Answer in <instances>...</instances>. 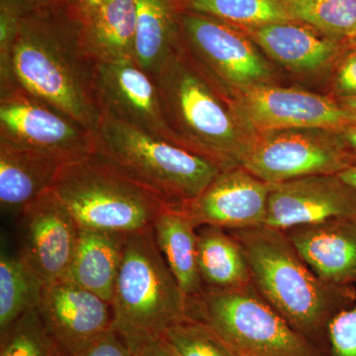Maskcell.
I'll list each match as a JSON object with an SVG mask.
<instances>
[{
	"label": "cell",
	"instance_id": "cell-1",
	"mask_svg": "<svg viewBox=\"0 0 356 356\" xmlns=\"http://www.w3.org/2000/svg\"><path fill=\"white\" fill-rule=\"evenodd\" d=\"M13 86L95 133L103 112L96 63L81 41V23L65 6L23 14L0 90Z\"/></svg>",
	"mask_w": 356,
	"mask_h": 356
},
{
	"label": "cell",
	"instance_id": "cell-2",
	"mask_svg": "<svg viewBox=\"0 0 356 356\" xmlns=\"http://www.w3.org/2000/svg\"><path fill=\"white\" fill-rule=\"evenodd\" d=\"M228 231L242 248L257 291L327 355L330 325L337 314L355 305V287L318 277L284 231L267 226Z\"/></svg>",
	"mask_w": 356,
	"mask_h": 356
},
{
	"label": "cell",
	"instance_id": "cell-3",
	"mask_svg": "<svg viewBox=\"0 0 356 356\" xmlns=\"http://www.w3.org/2000/svg\"><path fill=\"white\" fill-rule=\"evenodd\" d=\"M154 81L166 125L177 145L222 170L242 166L252 135L180 46Z\"/></svg>",
	"mask_w": 356,
	"mask_h": 356
},
{
	"label": "cell",
	"instance_id": "cell-4",
	"mask_svg": "<svg viewBox=\"0 0 356 356\" xmlns=\"http://www.w3.org/2000/svg\"><path fill=\"white\" fill-rule=\"evenodd\" d=\"M95 154L170 207L198 198L222 172L185 147L103 114Z\"/></svg>",
	"mask_w": 356,
	"mask_h": 356
},
{
	"label": "cell",
	"instance_id": "cell-5",
	"mask_svg": "<svg viewBox=\"0 0 356 356\" xmlns=\"http://www.w3.org/2000/svg\"><path fill=\"white\" fill-rule=\"evenodd\" d=\"M51 191L81 229L131 235L170 207L95 154L60 168Z\"/></svg>",
	"mask_w": 356,
	"mask_h": 356
},
{
	"label": "cell",
	"instance_id": "cell-6",
	"mask_svg": "<svg viewBox=\"0 0 356 356\" xmlns=\"http://www.w3.org/2000/svg\"><path fill=\"white\" fill-rule=\"evenodd\" d=\"M111 304L114 329L127 343L161 337L186 318L187 296L159 252L153 227L128 236Z\"/></svg>",
	"mask_w": 356,
	"mask_h": 356
},
{
	"label": "cell",
	"instance_id": "cell-7",
	"mask_svg": "<svg viewBox=\"0 0 356 356\" xmlns=\"http://www.w3.org/2000/svg\"><path fill=\"white\" fill-rule=\"evenodd\" d=\"M186 318L209 325L241 356H327L257 291L204 287L187 297Z\"/></svg>",
	"mask_w": 356,
	"mask_h": 356
},
{
	"label": "cell",
	"instance_id": "cell-8",
	"mask_svg": "<svg viewBox=\"0 0 356 356\" xmlns=\"http://www.w3.org/2000/svg\"><path fill=\"white\" fill-rule=\"evenodd\" d=\"M179 46L226 99L271 83L268 60L240 29L203 14L178 10Z\"/></svg>",
	"mask_w": 356,
	"mask_h": 356
},
{
	"label": "cell",
	"instance_id": "cell-9",
	"mask_svg": "<svg viewBox=\"0 0 356 356\" xmlns=\"http://www.w3.org/2000/svg\"><path fill=\"white\" fill-rule=\"evenodd\" d=\"M242 166L269 184L353 166L339 131L287 129L254 134Z\"/></svg>",
	"mask_w": 356,
	"mask_h": 356
},
{
	"label": "cell",
	"instance_id": "cell-10",
	"mask_svg": "<svg viewBox=\"0 0 356 356\" xmlns=\"http://www.w3.org/2000/svg\"><path fill=\"white\" fill-rule=\"evenodd\" d=\"M0 140L47 154L63 166L95 154V133L17 86L0 90Z\"/></svg>",
	"mask_w": 356,
	"mask_h": 356
},
{
	"label": "cell",
	"instance_id": "cell-11",
	"mask_svg": "<svg viewBox=\"0 0 356 356\" xmlns=\"http://www.w3.org/2000/svg\"><path fill=\"white\" fill-rule=\"evenodd\" d=\"M250 135L287 129L341 131L356 124V115L334 96L264 84L228 98Z\"/></svg>",
	"mask_w": 356,
	"mask_h": 356
},
{
	"label": "cell",
	"instance_id": "cell-12",
	"mask_svg": "<svg viewBox=\"0 0 356 356\" xmlns=\"http://www.w3.org/2000/svg\"><path fill=\"white\" fill-rule=\"evenodd\" d=\"M18 254L44 285L64 280L74 259L79 227L53 191L46 192L18 215Z\"/></svg>",
	"mask_w": 356,
	"mask_h": 356
},
{
	"label": "cell",
	"instance_id": "cell-13",
	"mask_svg": "<svg viewBox=\"0 0 356 356\" xmlns=\"http://www.w3.org/2000/svg\"><path fill=\"white\" fill-rule=\"evenodd\" d=\"M38 311L62 356H74L114 329L112 304L67 280L44 285Z\"/></svg>",
	"mask_w": 356,
	"mask_h": 356
},
{
	"label": "cell",
	"instance_id": "cell-14",
	"mask_svg": "<svg viewBox=\"0 0 356 356\" xmlns=\"http://www.w3.org/2000/svg\"><path fill=\"white\" fill-rule=\"evenodd\" d=\"M339 218H356V189L339 175L271 184L264 226L287 231Z\"/></svg>",
	"mask_w": 356,
	"mask_h": 356
},
{
	"label": "cell",
	"instance_id": "cell-15",
	"mask_svg": "<svg viewBox=\"0 0 356 356\" xmlns=\"http://www.w3.org/2000/svg\"><path fill=\"white\" fill-rule=\"evenodd\" d=\"M96 88L103 114L175 143L166 125L156 81L136 60L97 63Z\"/></svg>",
	"mask_w": 356,
	"mask_h": 356
},
{
	"label": "cell",
	"instance_id": "cell-16",
	"mask_svg": "<svg viewBox=\"0 0 356 356\" xmlns=\"http://www.w3.org/2000/svg\"><path fill=\"white\" fill-rule=\"evenodd\" d=\"M271 184L243 166L222 170L205 191L177 209L197 228L217 226L226 229L254 228L266 224Z\"/></svg>",
	"mask_w": 356,
	"mask_h": 356
},
{
	"label": "cell",
	"instance_id": "cell-17",
	"mask_svg": "<svg viewBox=\"0 0 356 356\" xmlns=\"http://www.w3.org/2000/svg\"><path fill=\"white\" fill-rule=\"evenodd\" d=\"M318 277L337 285L356 282V218H339L284 231Z\"/></svg>",
	"mask_w": 356,
	"mask_h": 356
},
{
	"label": "cell",
	"instance_id": "cell-18",
	"mask_svg": "<svg viewBox=\"0 0 356 356\" xmlns=\"http://www.w3.org/2000/svg\"><path fill=\"white\" fill-rule=\"evenodd\" d=\"M245 32L267 57L303 74L334 67L346 48L341 42L294 21L271 23Z\"/></svg>",
	"mask_w": 356,
	"mask_h": 356
},
{
	"label": "cell",
	"instance_id": "cell-19",
	"mask_svg": "<svg viewBox=\"0 0 356 356\" xmlns=\"http://www.w3.org/2000/svg\"><path fill=\"white\" fill-rule=\"evenodd\" d=\"M62 166L47 154L0 140L1 209L19 215L51 191Z\"/></svg>",
	"mask_w": 356,
	"mask_h": 356
},
{
	"label": "cell",
	"instance_id": "cell-20",
	"mask_svg": "<svg viewBox=\"0 0 356 356\" xmlns=\"http://www.w3.org/2000/svg\"><path fill=\"white\" fill-rule=\"evenodd\" d=\"M128 236L79 228L74 259L62 280L112 303Z\"/></svg>",
	"mask_w": 356,
	"mask_h": 356
},
{
	"label": "cell",
	"instance_id": "cell-21",
	"mask_svg": "<svg viewBox=\"0 0 356 356\" xmlns=\"http://www.w3.org/2000/svg\"><path fill=\"white\" fill-rule=\"evenodd\" d=\"M81 41L96 64L135 60V0H108L92 17L81 23Z\"/></svg>",
	"mask_w": 356,
	"mask_h": 356
},
{
	"label": "cell",
	"instance_id": "cell-22",
	"mask_svg": "<svg viewBox=\"0 0 356 356\" xmlns=\"http://www.w3.org/2000/svg\"><path fill=\"white\" fill-rule=\"evenodd\" d=\"M135 60L156 79L179 46L175 0H135Z\"/></svg>",
	"mask_w": 356,
	"mask_h": 356
},
{
	"label": "cell",
	"instance_id": "cell-23",
	"mask_svg": "<svg viewBox=\"0 0 356 356\" xmlns=\"http://www.w3.org/2000/svg\"><path fill=\"white\" fill-rule=\"evenodd\" d=\"M159 252L187 297L202 291L198 270L197 227L181 210L168 207L153 225Z\"/></svg>",
	"mask_w": 356,
	"mask_h": 356
},
{
	"label": "cell",
	"instance_id": "cell-24",
	"mask_svg": "<svg viewBox=\"0 0 356 356\" xmlns=\"http://www.w3.org/2000/svg\"><path fill=\"white\" fill-rule=\"evenodd\" d=\"M197 264L204 287L229 289L252 283L240 243L221 227L197 228Z\"/></svg>",
	"mask_w": 356,
	"mask_h": 356
},
{
	"label": "cell",
	"instance_id": "cell-25",
	"mask_svg": "<svg viewBox=\"0 0 356 356\" xmlns=\"http://www.w3.org/2000/svg\"><path fill=\"white\" fill-rule=\"evenodd\" d=\"M44 284L19 254L0 255V334L27 312L38 309Z\"/></svg>",
	"mask_w": 356,
	"mask_h": 356
},
{
	"label": "cell",
	"instance_id": "cell-26",
	"mask_svg": "<svg viewBox=\"0 0 356 356\" xmlns=\"http://www.w3.org/2000/svg\"><path fill=\"white\" fill-rule=\"evenodd\" d=\"M177 10L203 14L243 31L293 21L280 0H175Z\"/></svg>",
	"mask_w": 356,
	"mask_h": 356
},
{
	"label": "cell",
	"instance_id": "cell-27",
	"mask_svg": "<svg viewBox=\"0 0 356 356\" xmlns=\"http://www.w3.org/2000/svg\"><path fill=\"white\" fill-rule=\"evenodd\" d=\"M294 22L341 42L356 26V0H280Z\"/></svg>",
	"mask_w": 356,
	"mask_h": 356
},
{
	"label": "cell",
	"instance_id": "cell-28",
	"mask_svg": "<svg viewBox=\"0 0 356 356\" xmlns=\"http://www.w3.org/2000/svg\"><path fill=\"white\" fill-rule=\"evenodd\" d=\"M0 356H62L38 309L27 312L0 334Z\"/></svg>",
	"mask_w": 356,
	"mask_h": 356
},
{
	"label": "cell",
	"instance_id": "cell-29",
	"mask_svg": "<svg viewBox=\"0 0 356 356\" xmlns=\"http://www.w3.org/2000/svg\"><path fill=\"white\" fill-rule=\"evenodd\" d=\"M161 337L180 356H241L209 325L191 318L170 325Z\"/></svg>",
	"mask_w": 356,
	"mask_h": 356
},
{
	"label": "cell",
	"instance_id": "cell-30",
	"mask_svg": "<svg viewBox=\"0 0 356 356\" xmlns=\"http://www.w3.org/2000/svg\"><path fill=\"white\" fill-rule=\"evenodd\" d=\"M327 356H356V305L337 314L327 332Z\"/></svg>",
	"mask_w": 356,
	"mask_h": 356
},
{
	"label": "cell",
	"instance_id": "cell-31",
	"mask_svg": "<svg viewBox=\"0 0 356 356\" xmlns=\"http://www.w3.org/2000/svg\"><path fill=\"white\" fill-rule=\"evenodd\" d=\"M23 14L24 13L13 0H0V76L6 74Z\"/></svg>",
	"mask_w": 356,
	"mask_h": 356
},
{
	"label": "cell",
	"instance_id": "cell-32",
	"mask_svg": "<svg viewBox=\"0 0 356 356\" xmlns=\"http://www.w3.org/2000/svg\"><path fill=\"white\" fill-rule=\"evenodd\" d=\"M332 69L334 97L337 99L356 97V44L346 47Z\"/></svg>",
	"mask_w": 356,
	"mask_h": 356
},
{
	"label": "cell",
	"instance_id": "cell-33",
	"mask_svg": "<svg viewBox=\"0 0 356 356\" xmlns=\"http://www.w3.org/2000/svg\"><path fill=\"white\" fill-rule=\"evenodd\" d=\"M74 356H132V353L125 339L112 329Z\"/></svg>",
	"mask_w": 356,
	"mask_h": 356
},
{
	"label": "cell",
	"instance_id": "cell-34",
	"mask_svg": "<svg viewBox=\"0 0 356 356\" xmlns=\"http://www.w3.org/2000/svg\"><path fill=\"white\" fill-rule=\"evenodd\" d=\"M132 356H180L161 337H147L129 341Z\"/></svg>",
	"mask_w": 356,
	"mask_h": 356
},
{
	"label": "cell",
	"instance_id": "cell-35",
	"mask_svg": "<svg viewBox=\"0 0 356 356\" xmlns=\"http://www.w3.org/2000/svg\"><path fill=\"white\" fill-rule=\"evenodd\" d=\"M108 0H65L67 13L79 23L92 17Z\"/></svg>",
	"mask_w": 356,
	"mask_h": 356
},
{
	"label": "cell",
	"instance_id": "cell-36",
	"mask_svg": "<svg viewBox=\"0 0 356 356\" xmlns=\"http://www.w3.org/2000/svg\"><path fill=\"white\" fill-rule=\"evenodd\" d=\"M13 1L17 4L24 13L65 6V0H13Z\"/></svg>",
	"mask_w": 356,
	"mask_h": 356
},
{
	"label": "cell",
	"instance_id": "cell-37",
	"mask_svg": "<svg viewBox=\"0 0 356 356\" xmlns=\"http://www.w3.org/2000/svg\"><path fill=\"white\" fill-rule=\"evenodd\" d=\"M346 152L350 154L353 166L356 165V124L339 131Z\"/></svg>",
	"mask_w": 356,
	"mask_h": 356
},
{
	"label": "cell",
	"instance_id": "cell-38",
	"mask_svg": "<svg viewBox=\"0 0 356 356\" xmlns=\"http://www.w3.org/2000/svg\"><path fill=\"white\" fill-rule=\"evenodd\" d=\"M339 175L343 178L344 181L348 182L353 188L356 189V165L350 166L348 170L339 173Z\"/></svg>",
	"mask_w": 356,
	"mask_h": 356
},
{
	"label": "cell",
	"instance_id": "cell-39",
	"mask_svg": "<svg viewBox=\"0 0 356 356\" xmlns=\"http://www.w3.org/2000/svg\"><path fill=\"white\" fill-rule=\"evenodd\" d=\"M339 103L348 109V111L353 112V114L356 115V97L355 98H344V99H337Z\"/></svg>",
	"mask_w": 356,
	"mask_h": 356
},
{
	"label": "cell",
	"instance_id": "cell-40",
	"mask_svg": "<svg viewBox=\"0 0 356 356\" xmlns=\"http://www.w3.org/2000/svg\"><path fill=\"white\" fill-rule=\"evenodd\" d=\"M343 44H346V47L356 44V26L351 30V32L348 34V36L346 37V40H344Z\"/></svg>",
	"mask_w": 356,
	"mask_h": 356
}]
</instances>
